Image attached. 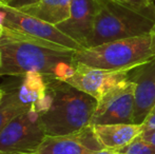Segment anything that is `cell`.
<instances>
[{
	"instance_id": "cell-1",
	"label": "cell",
	"mask_w": 155,
	"mask_h": 154,
	"mask_svg": "<svg viewBox=\"0 0 155 154\" xmlns=\"http://www.w3.org/2000/svg\"><path fill=\"white\" fill-rule=\"evenodd\" d=\"M75 52L3 28L0 37V76L39 74L62 79L73 71Z\"/></svg>"
},
{
	"instance_id": "cell-2",
	"label": "cell",
	"mask_w": 155,
	"mask_h": 154,
	"mask_svg": "<svg viewBox=\"0 0 155 154\" xmlns=\"http://www.w3.org/2000/svg\"><path fill=\"white\" fill-rule=\"evenodd\" d=\"M97 100L56 77H45L39 113L47 136L68 135L91 126Z\"/></svg>"
},
{
	"instance_id": "cell-3",
	"label": "cell",
	"mask_w": 155,
	"mask_h": 154,
	"mask_svg": "<svg viewBox=\"0 0 155 154\" xmlns=\"http://www.w3.org/2000/svg\"><path fill=\"white\" fill-rule=\"evenodd\" d=\"M155 60V31L74 53V62L109 71H128Z\"/></svg>"
},
{
	"instance_id": "cell-4",
	"label": "cell",
	"mask_w": 155,
	"mask_h": 154,
	"mask_svg": "<svg viewBox=\"0 0 155 154\" xmlns=\"http://www.w3.org/2000/svg\"><path fill=\"white\" fill-rule=\"evenodd\" d=\"M98 11L87 48L155 31V13L140 12L113 0H97Z\"/></svg>"
},
{
	"instance_id": "cell-5",
	"label": "cell",
	"mask_w": 155,
	"mask_h": 154,
	"mask_svg": "<svg viewBox=\"0 0 155 154\" xmlns=\"http://www.w3.org/2000/svg\"><path fill=\"white\" fill-rule=\"evenodd\" d=\"M39 100L0 132V154L36 153L47 136L40 120Z\"/></svg>"
},
{
	"instance_id": "cell-6",
	"label": "cell",
	"mask_w": 155,
	"mask_h": 154,
	"mask_svg": "<svg viewBox=\"0 0 155 154\" xmlns=\"http://www.w3.org/2000/svg\"><path fill=\"white\" fill-rule=\"evenodd\" d=\"M0 11L2 13V25L11 31L50 41L73 51H80L84 49L74 39L62 33L56 25L40 20L6 4H0Z\"/></svg>"
},
{
	"instance_id": "cell-7",
	"label": "cell",
	"mask_w": 155,
	"mask_h": 154,
	"mask_svg": "<svg viewBox=\"0 0 155 154\" xmlns=\"http://www.w3.org/2000/svg\"><path fill=\"white\" fill-rule=\"evenodd\" d=\"M0 101V132L15 117L36 105L45 90V76L39 74L23 75L22 79L8 84Z\"/></svg>"
},
{
	"instance_id": "cell-8",
	"label": "cell",
	"mask_w": 155,
	"mask_h": 154,
	"mask_svg": "<svg viewBox=\"0 0 155 154\" xmlns=\"http://www.w3.org/2000/svg\"><path fill=\"white\" fill-rule=\"evenodd\" d=\"M134 89L130 79L111 89L97 101L91 126L134 123Z\"/></svg>"
},
{
	"instance_id": "cell-9",
	"label": "cell",
	"mask_w": 155,
	"mask_h": 154,
	"mask_svg": "<svg viewBox=\"0 0 155 154\" xmlns=\"http://www.w3.org/2000/svg\"><path fill=\"white\" fill-rule=\"evenodd\" d=\"M60 80L91 95L98 101L111 89L129 80V77L128 71H109L75 62L71 74Z\"/></svg>"
},
{
	"instance_id": "cell-10",
	"label": "cell",
	"mask_w": 155,
	"mask_h": 154,
	"mask_svg": "<svg viewBox=\"0 0 155 154\" xmlns=\"http://www.w3.org/2000/svg\"><path fill=\"white\" fill-rule=\"evenodd\" d=\"M134 82V123L141 125L155 107V60L128 70Z\"/></svg>"
},
{
	"instance_id": "cell-11",
	"label": "cell",
	"mask_w": 155,
	"mask_h": 154,
	"mask_svg": "<svg viewBox=\"0 0 155 154\" xmlns=\"http://www.w3.org/2000/svg\"><path fill=\"white\" fill-rule=\"evenodd\" d=\"M104 147L92 126L68 135L45 136L35 154H92Z\"/></svg>"
},
{
	"instance_id": "cell-12",
	"label": "cell",
	"mask_w": 155,
	"mask_h": 154,
	"mask_svg": "<svg viewBox=\"0 0 155 154\" xmlns=\"http://www.w3.org/2000/svg\"><path fill=\"white\" fill-rule=\"evenodd\" d=\"M97 11V0H72L70 17L56 27L84 49L92 33Z\"/></svg>"
},
{
	"instance_id": "cell-13",
	"label": "cell",
	"mask_w": 155,
	"mask_h": 154,
	"mask_svg": "<svg viewBox=\"0 0 155 154\" xmlns=\"http://www.w3.org/2000/svg\"><path fill=\"white\" fill-rule=\"evenodd\" d=\"M92 127L101 146L113 151L128 146L143 131V123H104Z\"/></svg>"
},
{
	"instance_id": "cell-14",
	"label": "cell",
	"mask_w": 155,
	"mask_h": 154,
	"mask_svg": "<svg viewBox=\"0 0 155 154\" xmlns=\"http://www.w3.org/2000/svg\"><path fill=\"white\" fill-rule=\"evenodd\" d=\"M71 4L72 0H38L20 8V11L48 23L57 25L70 17Z\"/></svg>"
},
{
	"instance_id": "cell-15",
	"label": "cell",
	"mask_w": 155,
	"mask_h": 154,
	"mask_svg": "<svg viewBox=\"0 0 155 154\" xmlns=\"http://www.w3.org/2000/svg\"><path fill=\"white\" fill-rule=\"evenodd\" d=\"M116 154H155V146L137 137L128 146L115 151Z\"/></svg>"
},
{
	"instance_id": "cell-16",
	"label": "cell",
	"mask_w": 155,
	"mask_h": 154,
	"mask_svg": "<svg viewBox=\"0 0 155 154\" xmlns=\"http://www.w3.org/2000/svg\"><path fill=\"white\" fill-rule=\"evenodd\" d=\"M113 1L140 12L155 13L154 0H113Z\"/></svg>"
},
{
	"instance_id": "cell-17",
	"label": "cell",
	"mask_w": 155,
	"mask_h": 154,
	"mask_svg": "<svg viewBox=\"0 0 155 154\" xmlns=\"http://www.w3.org/2000/svg\"><path fill=\"white\" fill-rule=\"evenodd\" d=\"M38 0H8L6 5L11 6V8H17V10H20V8L28 6L30 4H33L35 2H37Z\"/></svg>"
},
{
	"instance_id": "cell-18",
	"label": "cell",
	"mask_w": 155,
	"mask_h": 154,
	"mask_svg": "<svg viewBox=\"0 0 155 154\" xmlns=\"http://www.w3.org/2000/svg\"><path fill=\"white\" fill-rule=\"evenodd\" d=\"M139 137H140L141 139L145 140V142H147V143H149V144L155 146V129L145 130V131L141 132Z\"/></svg>"
},
{
	"instance_id": "cell-19",
	"label": "cell",
	"mask_w": 155,
	"mask_h": 154,
	"mask_svg": "<svg viewBox=\"0 0 155 154\" xmlns=\"http://www.w3.org/2000/svg\"><path fill=\"white\" fill-rule=\"evenodd\" d=\"M143 131L145 130H153L155 129V111L151 112L149 116L146 118V120L143 123Z\"/></svg>"
},
{
	"instance_id": "cell-20",
	"label": "cell",
	"mask_w": 155,
	"mask_h": 154,
	"mask_svg": "<svg viewBox=\"0 0 155 154\" xmlns=\"http://www.w3.org/2000/svg\"><path fill=\"white\" fill-rule=\"evenodd\" d=\"M92 154H116V152L113 150H110V149H106V148H102L99 149L97 151H94Z\"/></svg>"
},
{
	"instance_id": "cell-21",
	"label": "cell",
	"mask_w": 155,
	"mask_h": 154,
	"mask_svg": "<svg viewBox=\"0 0 155 154\" xmlns=\"http://www.w3.org/2000/svg\"><path fill=\"white\" fill-rule=\"evenodd\" d=\"M2 32H3V25H2V13L0 11V37L2 35Z\"/></svg>"
},
{
	"instance_id": "cell-22",
	"label": "cell",
	"mask_w": 155,
	"mask_h": 154,
	"mask_svg": "<svg viewBox=\"0 0 155 154\" xmlns=\"http://www.w3.org/2000/svg\"><path fill=\"white\" fill-rule=\"evenodd\" d=\"M4 94H5V90L4 89H1L0 88V101L2 100V98H3Z\"/></svg>"
},
{
	"instance_id": "cell-23",
	"label": "cell",
	"mask_w": 155,
	"mask_h": 154,
	"mask_svg": "<svg viewBox=\"0 0 155 154\" xmlns=\"http://www.w3.org/2000/svg\"><path fill=\"white\" fill-rule=\"evenodd\" d=\"M8 0H0V4H6Z\"/></svg>"
},
{
	"instance_id": "cell-24",
	"label": "cell",
	"mask_w": 155,
	"mask_h": 154,
	"mask_svg": "<svg viewBox=\"0 0 155 154\" xmlns=\"http://www.w3.org/2000/svg\"><path fill=\"white\" fill-rule=\"evenodd\" d=\"M153 111H155V107H154V109H153ZM153 111H152V112H153Z\"/></svg>"
},
{
	"instance_id": "cell-25",
	"label": "cell",
	"mask_w": 155,
	"mask_h": 154,
	"mask_svg": "<svg viewBox=\"0 0 155 154\" xmlns=\"http://www.w3.org/2000/svg\"><path fill=\"white\" fill-rule=\"evenodd\" d=\"M31 154H35V153H31Z\"/></svg>"
}]
</instances>
